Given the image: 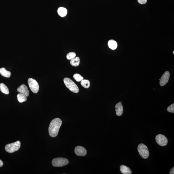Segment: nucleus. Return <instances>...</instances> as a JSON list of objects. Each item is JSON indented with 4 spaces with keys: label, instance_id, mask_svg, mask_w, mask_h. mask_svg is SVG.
<instances>
[{
    "label": "nucleus",
    "instance_id": "obj_7",
    "mask_svg": "<svg viewBox=\"0 0 174 174\" xmlns=\"http://www.w3.org/2000/svg\"><path fill=\"white\" fill-rule=\"evenodd\" d=\"M155 140L157 144L161 146H165L168 144L167 138L162 134H159L157 135L155 137Z\"/></svg>",
    "mask_w": 174,
    "mask_h": 174
},
{
    "label": "nucleus",
    "instance_id": "obj_26",
    "mask_svg": "<svg viewBox=\"0 0 174 174\" xmlns=\"http://www.w3.org/2000/svg\"><path fill=\"white\" fill-rule=\"evenodd\" d=\"M119 103L122 104V102H119Z\"/></svg>",
    "mask_w": 174,
    "mask_h": 174
},
{
    "label": "nucleus",
    "instance_id": "obj_16",
    "mask_svg": "<svg viewBox=\"0 0 174 174\" xmlns=\"http://www.w3.org/2000/svg\"><path fill=\"white\" fill-rule=\"evenodd\" d=\"M0 90L2 93L6 94H9V89L3 83L0 84Z\"/></svg>",
    "mask_w": 174,
    "mask_h": 174
},
{
    "label": "nucleus",
    "instance_id": "obj_15",
    "mask_svg": "<svg viewBox=\"0 0 174 174\" xmlns=\"http://www.w3.org/2000/svg\"><path fill=\"white\" fill-rule=\"evenodd\" d=\"M109 47L112 50H115L117 47V44L116 41L114 40H110L108 43Z\"/></svg>",
    "mask_w": 174,
    "mask_h": 174
},
{
    "label": "nucleus",
    "instance_id": "obj_24",
    "mask_svg": "<svg viewBox=\"0 0 174 174\" xmlns=\"http://www.w3.org/2000/svg\"><path fill=\"white\" fill-rule=\"evenodd\" d=\"M170 174H174V167H173L171 169L170 171Z\"/></svg>",
    "mask_w": 174,
    "mask_h": 174
},
{
    "label": "nucleus",
    "instance_id": "obj_21",
    "mask_svg": "<svg viewBox=\"0 0 174 174\" xmlns=\"http://www.w3.org/2000/svg\"><path fill=\"white\" fill-rule=\"evenodd\" d=\"M76 54L74 52H70L66 56V58L68 60H72L75 58L76 57Z\"/></svg>",
    "mask_w": 174,
    "mask_h": 174
},
{
    "label": "nucleus",
    "instance_id": "obj_3",
    "mask_svg": "<svg viewBox=\"0 0 174 174\" xmlns=\"http://www.w3.org/2000/svg\"><path fill=\"white\" fill-rule=\"evenodd\" d=\"M21 146V143L18 141L16 142L7 144L5 149L6 152L9 153H13L18 151Z\"/></svg>",
    "mask_w": 174,
    "mask_h": 174
},
{
    "label": "nucleus",
    "instance_id": "obj_12",
    "mask_svg": "<svg viewBox=\"0 0 174 174\" xmlns=\"http://www.w3.org/2000/svg\"><path fill=\"white\" fill-rule=\"evenodd\" d=\"M120 171L124 174H131L132 171L130 168L124 165H121L120 166Z\"/></svg>",
    "mask_w": 174,
    "mask_h": 174
},
{
    "label": "nucleus",
    "instance_id": "obj_19",
    "mask_svg": "<svg viewBox=\"0 0 174 174\" xmlns=\"http://www.w3.org/2000/svg\"><path fill=\"white\" fill-rule=\"evenodd\" d=\"M81 85L84 88H88L90 86V82L88 80H82L81 82Z\"/></svg>",
    "mask_w": 174,
    "mask_h": 174
},
{
    "label": "nucleus",
    "instance_id": "obj_6",
    "mask_svg": "<svg viewBox=\"0 0 174 174\" xmlns=\"http://www.w3.org/2000/svg\"><path fill=\"white\" fill-rule=\"evenodd\" d=\"M28 83L31 90L33 92L37 93L39 89V86L37 82L35 79L29 78L28 79Z\"/></svg>",
    "mask_w": 174,
    "mask_h": 174
},
{
    "label": "nucleus",
    "instance_id": "obj_2",
    "mask_svg": "<svg viewBox=\"0 0 174 174\" xmlns=\"http://www.w3.org/2000/svg\"><path fill=\"white\" fill-rule=\"evenodd\" d=\"M64 83L67 88L74 93H78L79 91V88L76 84L70 78H65L64 79Z\"/></svg>",
    "mask_w": 174,
    "mask_h": 174
},
{
    "label": "nucleus",
    "instance_id": "obj_13",
    "mask_svg": "<svg viewBox=\"0 0 174 174\" xmlns=\"http://www.w3.org/2000/svg\"><path fill=\"white\" fill-rule=\"evenodd\" d=\"M0 74L5 77L7 78H9L11 76V72L7 71L4 68H0Z\"/></svg>",
    "mask_w": 174,
    "mask_h": 174
},
{
    "label": "nucleus",
    "instance_id": "obj_9",
    "mask_svg": "<svg viewBox=\"0 0 174 174\" xmlns=\"http://www.w3.org/2000/svg\"><path fill=\"white\" fill-rule=\"evenodd\" d=\"M75 152L77 155L84 157L86 155L87 151L83 147L78 146L75 148Z\"/></svg>",
    "mask_w": 174,
    "mask_h": 174
},
{
    "label": "nucleus",
    "instance_id": "obj_1",
    "mask_svg": "<svg viewBox=\"0 0 174 174\" xmlns=\"http://www.w3.org/2000/svg\"><path fill=\"white\" fill-rule=\"evenodd\" d=\"M62 123V120L59 118H55L51 122L48 128V132L51 137H55L57 136Z\"/></svg>",
    "mask_w": 174,
    "mask_h": 174
},
{
    "label": "nucleus",
    "instance_id": "obj_22",
    "mask_svg": "<svg viewBox=\"0 0 174 174\" xmlns=\"http://www.w3.org/2000/svg\"><path fill=\"white\" fill-rule=\"evenodd\" d=\"M167 110L169 112H172V113H174V104H171L170 106H169L167 108Z\"/></svg>",
    "mask_w": 174,
    "mask_h": 174
},
{
    "label": "nucleus",
    "instance_id": "obj_8",
    "mask_svg": "<svg viewBox=\"0 0 174 174\" xmlns=\"http://www.w3.org/2000/svg\"><path fill=\"white\" fill-rule=\"evenodd\" d=\"M170 76V74L169 72L167 71L163 74L160 79V84L161 86H163L168 83Z\"/></svg>",
    "mask_w": 174,
    "mask_h": 174
},
{
    "label": "nucleus",
    "instance_id": "obj_14",
    "mask_svg": "<svg viewBox=\"0 0 174 174\" xmlns=\"http://www.w3.org/2000/svg\"><path fill=\"white\" fill-rule=\"evenodd\" d=\"M58 12L60 16L65 17L67 14V10L64 7H60L58 9Z\"/></svg>",
    "mask_w": 174,
    "mask_h": 174
},
{
    "label": "nucleus",
    "instance_id": "obj_11",
    "mask_svg": "<svg viewBox=\"0 0 174 174\" xmlns=\"http://www.w3.org/2000/svg\"><path fill=\"white\" fill-rule=\"evenodd\" d=\"M116 114L117 116H121L123 112V107L121 104L118 103L115 106Z\"/></svg>",
    "mask_w": 174,
    "mask_h": 174
},
{
    "label": "nucleus",
    "instance_id": "obj_18",
    "mask_svg": "<svg viewBox=\"0 0 174 174\" xmlns=\"http://www.w3.org/2000/svg\"><path fill=\"white\" fill-rule=\"evenodd\" d=\"M80 58L78 57H75L71 60L70 63L72 66H78L80 64Z\"/></svg>",
    "mask_w": 174,
    "mask_h": 174
},
{
    "label": "nucleus",
    "instance_id": "obj_23",
    "mask_svg": "<svg viewBox=\"0 0 174 174\" xmlns=\"http://www.w3.org/2000/svg\"><path fill=\"white\" fill-rule=\"evenodd\" d=\"M138 2L141 4H144L147 3V0H137Z\"/></svg>",
    "mask_w": 174,
    "mask_h": 174
},
{
    "label": "nucleus",
    "instance_id": "obj_4",
    "mask_svg": "<svg viewBox=\"0 0 174 174\" xmlns=\"http://www.w3.org/2000/svg\"><path fill=\"white\" fill-rule=\"evenodd\" d=\"M137 150L141 157L147 159L149 156V152L148 147L145 145L140 144L138 146Z\"/></svg>",
    "mask_w": 174,
    "mask_h": 174
},
{
    "label": "nucleus",
    "instance_id": "obj_5",
    "mask_svg": "<svg viewBox=\"0 0 174 174\" xmlns=\"http://www.w3.org/2000/svg\"><path fill=\"white\" fill-rule=\"evenodd\" d=\"M68 163V160L64 158H55L52 161V165L56 167H62L67 165Z\"/></svg>",
    "mask_w": 174,
    "mask_h": 174
},
{
    "label": "nucleus",
    "instance_id": "obj_10",
    "mask_svg": "<svg viewBox=\"0 0 174 174\" xmlns=\"http://www.w3.org/2000/svg\"><path fill=\"white\" fill-rule=\"evenodd\" d=\"M17 91L19 93L24 94L28 97L29 95V91L27 87L25 84H23L17 89Z\"/></svg>",
    "mask_w": 174,
    "mask_h": 174
},
{
    "label": "nucleus",
    "instance_id": "obj_17",
    "mask_svg": "<svg viewBox=\"0 0 174 174\" xmlns=\"http://www.w3.org/2000/svg\"><path fill=\"white\" fill-rule=\"evenodd\" d=\"M17 97L18 100L20 103H23L27 100V96L24 94L20 93L17 94Z\"/></svg>",
    "mask_w": 174,
    "mask_h": 174
},
{
    "label": "nucleus",
    "instance_id": "obj_27",
    "mask_svg": "<svg viewBox=\"0 0 174 174\" xmlns=\"http://www.w3.org/2000/svg\"><path fill=\"white\" fill-rule=\"evenodd\" d=\"M173 54H174V51L173 52Z\"/></svg>",
    "mask_w": 174,
    "mask_h": 174
},
{
    "label": "nucleus",
    "instance_id": "obj_20",
    "mask_svg": "<svg viewBox=\"0 0 174 174\" xmlns=\"http://www.w3.org/2000/svg\"><path fill=\"white\" fill-rule=\"evenodd\" d=\"M73 78L75 80L78 82L81 81L83 79V78L80 74H76L73 76Z\"/></svg>",
    "mask_w": 174,
    "mask_h": 174
},
{
    "label": "nucleus",
    "instance_id": "obj_25",
    "mask_svg": "<svg viewBox=\"0 0 174 174\" xmlns=\"http://www.w3.org/2000/svg\"><path fill=\"white\" fill-rule=\"evenodd\" d=\"M3 162L1 160H0V167H1L3 166Z\"/></svg>",
    "mask_w": 174,
    "mask_h": 174
}]
</instances>
